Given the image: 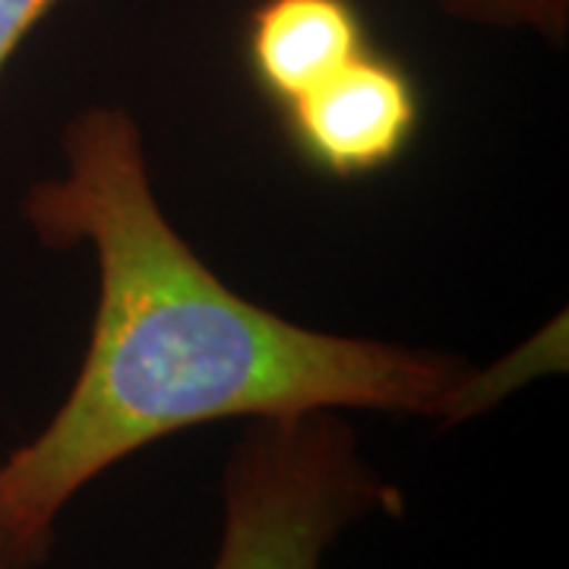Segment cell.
<instances>
[{"label":"cell","mask_w":569,"mask_h":569,"mask_svg":"<svg viewBox=\"0 0 569 569\" xmlns=\"http://www.w3.org/2000/svg\"><path fill=\"white\" fill-rule=\"evenodd\" d=\"M557 365L567 367V313L553 317L545 329H538L516 351H509L507 358L488 367H471L459 402V425L497 408L535 377L553 373Z\"/></svg>","instance_id":"5"},{"label":"cell","mask_w":569,"mask_h":569,"mask_svg":"<svg viewBox=\"0 0 569 569\" xmlns=\"http://www.w3.org/2000/svg\"><path fill=\"white\" fill-rule=\"evenodd\" d=\"M367 48L351 0H263L247 29L257 82L284 108Z\"/></svg>","instance_id":"4"},{"label":"cell","mask_w":569,"mask_h":569,"mask_svg":"<svg viewBox=\"0 0 569 569\" xmlns=\"http://www.w3.org/2000/svg\"><path fill=\"white\" fill-rule=\"evenodd\" d=\"M402 507L342 411L247 421L222 468L212 569H323L351 526Z\"/></svg>","instance_id":"2"},{"label":"cell","mask_w":569,"mask_h":569,"mask_svg":"<svg viewBox=\"0 0 569 569\" xmlns=\"http://www.w3.org/2000/svg\"><path fill=\"white\" fill-rule=\"evenodd\" d=\"M284 111L310 162L336 178H358L406 152L418 127V92L399 63L365 48Z\"/></svg>","instance_id":"3"},{"label":"cell","mask_w":569,"mask_h":569,"mask_svg":"<svg viewBox=\"0 0 569 569\" xmlns=\"http://www.w3.org/2000/svg\"><path fill=\"white\" fill-rule=\"evenodd\" d=\"M440 7L468 26L538 36L548 44L569 36V0H440Z\"/></svg>","instance_id":"6"},{"label":"cell","mask_w":569,"mask_h":569,"mask_svg":"<svg viewBox=\"0 0 569 569\" xmlns=\"http://www.w3.org/2000/svg\"><path fill=\"white\" fill-rule=\"evenodd\" d=\"M61 0H0V73Z\"/></svg>","instance_id":"7"},{"label":"cell","mask_w":569,"mask_h":569,"mask_svg":"<svg viewBox=\"0 0 569 569\" xmlns=\"http://www.w3.org/2000/svg\"><path fill=\"white\" fill-rule=\"evenodd\" d=\"M0 569H17V563H13V553H10L7 541H3V531H0Z\"/></svg>","instance_id":"8"},{"label":"cell","mask_w":569,"mask_h":569,"mask_svg":"<svg viewBox=\"0 0 569 569\" xmlns=\"http://www.w3.org/2000/svg\"><path fill=\"white\" fill-rule=\"evenodd\" d=\"M61 171L22 197L44 247H86L96 313L77 380L0 462V531L39 569L82 490L140 449L216 421L383 411L459 425L471 361L295 323L222 282L168 222L137 118L89 104L61 130Z\"/></svg>","instance_id":"1"}]
</instances>
